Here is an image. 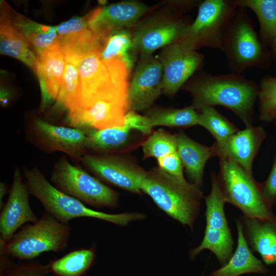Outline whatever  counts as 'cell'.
<instances>
[{
    "label": "cell",
    "instance_id": "obj_1",
    "mask_svg": "<svg viewBox=\"0 0 276 276\" xmlns=\"http://www.w3.org/2000/svg\"><path fill=\"white\" fill-rule=\"evenodd\" d=\"M183 89L192 96L191 105L196 110L207 106H224L246 126L252 125L259 86L241 75H214L201 72L186 83Z\"/></svg>",
    "mask_w": 276,
    "mask_h": 276
},
{
    "label": "cell",
    "instance_id": "obj_2",
    "mask_svg": "<svg viewBox=\"0 0 276 276\" xmlns=\"http://www.w3.org/2000/svg\"><path fill=\"white\" fill-rule=\"evenodd\" d=\"M78 67L79 103L76 109L67 114L68 124L82 112L92 108L119 105L128 109L127 80L129 74L123 62L104 61L97 53L84 58Z\"/></svg>",
    "mask_w": 276,
    "mask_h": 276
},
{
    "label": "cell",
    "instance_id": "obj_3",
    "mask_svg": "<svg viewBox=\"0 0 276 276\" xmlns=\"http://www.w3.org/2000/svg\"><path fill=\"white\" fill-rule=\"evenodd\" d=\"M141 190L170 217L193 229L201 201L204 198L201 189L187 180L178 179L158 167L146 171Z\"/></svg>",
    "mask_w": 276,
    "mask_h": 276
},
{
    "label": "cell",
    "instance_id": "obj_4",
    "mask_svg": "<svg viewBox=\"0 0 276 276\" xmlns=\"http://www.w3.org/2000/svg\"><path fill=\"white\" fill-rule=\"evenodd\" d=\"M23 173L30 194L39 201L45 212L60 221L69 223L71 220L75 218L88 217L125 226L146 217L141 213L109 214L96 211L88 208L79 199L57 189L37 167L25 168Z\"/></svg>",
    "mask_w": 276,
    "mask_h": 276
},
{
    "label": "cell",
    "instance_id": "obj_5",
    "mask_svg": "<svg viewBox=\"0 0 276 276\" xmlns=\"http://www.w3.org/2000/svg\"><path fill=\"white\" fill-rule=\"evenodd\" d=\"M246 10L238 7L223 44L228 68L231 73L238 75L252 66L268 68L273 59L270 49L260 39Z\"/></svg>",
    "mask_w": 276,
    "mask_h": 276
},
{
    "label": "cell",
    "instance_id": "obj_6",
    "mask_svg": "<svg viewBox=\"0 0 276 276\" xmlns=\"http://www.w3.org/2000/svg\"><path fill=\"white\" fill-rule=\"evenodd\" d=\"M70 235L69 223L45 211L36 222L22 227L7 242L0 241V250L11 258L34 260L44 252L64 250Z\"/></svg>",
    "mask_w": 276,
    "mask_h": 276
},
{
    "label": "cell",
    "instance_id": "obj_7",
    "mask_svg": "<svg viewBox=\"0 0 276 276\" xmlns=\"http://www.w3.org/2000/svg\"><path fill=\"white\" fill-rule=\"evenodd\" d=\"M219 158L217 176L225 203L235 206L247 217H273L275 214L263 194L261 183L233 160L223 157Z\"/></svg>",
    "mask_w": 276,
    "mask_h": 276
},
{
    "label": "cell",
    "instance_id": "obj_8",
    "mask_svg": "<svg viewBox=\"0 0 276 276\" xmlns=\"http://www.w3.org/2000/svg\"><path fill=\"white\" fill-rule=\"evenodd\" d=\"M51 182L57 189L95 208L114 209L118 193L82 168L71 164L65 156L55 163Z\"/></svg>",
    "mask_w": 276,
    "mask_h": 276
},
{
    "label": "cell",
    "instance_id": "obj_9",
    "mask_svg": "<svg viewBox=\"0 0 276 276\" xmlns=\"http://www.w3.org/2000/svg\"><path fill=\"white\" fill-rule=\"evenodd\" d=\"M211 189L210 194L204 197L206 226L202 241L189 252L191 259H194L202 250H210L217 258L221 266L228 261L233 254L234 242L226 219L225 203L218 181V176L211 172Z\"/></svg>",
    "mask_w": 276,
    "mask_h": 276
},
{
    "label": "cell",
    "instance_id": "obj_10",
    "mask_svg": "<svg viewBox=\"0 0 276 276\" xmlns=\"http://www.w3.org/2000/svg\"><path fill=\"white\" fill-rule=\"evenodd\" d=\"M238 7L235 0H205L198 6L197 17L183 38L196 50L208 47L223 51L226 30Z\"/></svg>",
    "mask_w": 276,
    "mask_h": 276
},
{
    "label": "cell",
    "instance_id": "obj_11",
    "mask_svg": "<svg viewBox=\"0 0 276 276\" xmlns=\"http://www.w3.org/2000/svg\"><path fill=\"white\" fill-rule=\"evenodd\" d=\"M204 59V56L185 38L163 48L158 58L163 69V93L175 95L200 68Z\"/></svg>",
    "mask_w": 276,
    "mask_h": 276
},
{
    "label": "cell",
    "instance_id": "obj_12",
    "mask_svg": "<svg viewBox=\"0 0 276 276\" xmlns=\"http://www.w3.org/2000/svg\"><path fill=\"white\" fill-rule=\"evenodd\" d=\"M29 126L32 140L45 152L60 151L80 160L85 154L87 136L83 130L53 125L40 118L34 119Z\"/></svg>",
    "mask_w": 276,
    "mask_h": 276
},
{
    "label": "cell",
    "instance_id": "obj_13",
    "mask_svg": "<svg viewBox=\"0 0 276 276\" xmlns=\"http://www.w3.org/2000/svg\"><path fill=\"white\" fill-rule=\"evenodd\" d=\"M81 161L102 180L132 193L141 194L146 171L125 158L112 155L85 154Z\"/></svg>",
    "mask_w": 276,
    "mask_h": 276
},
{
    "label": "cell",
    "instance_id": "obj_14",
    "mask_svg": "<svg viewBox=\"0 0 276 276\" xmlns=\"http://www.w3.org/2000/svg\"><path fill=\"white\" fill-rule=\"evenodd\" d=\"M190 24L179 16L149 19L135 29L134 47L141 58L151 56L156 50L183 38Z\"/></svg>",
    "mask_w": 276,
    "mask_h": 276
},
{
    "label": "cell",
    "instance_id": "obj_15",
    "mask_svg": "<svg viewBox=\"0 0 276 276\" xmlns=\"http://www.w3.org/2000/svg\"><path fill=\"white\" fill-rule=\"evenodd\" d=\"M148 11L142 2L126 1L99 7L86 17L89 28L104 43L111 32L135 26Z\"/></svg>",
    "mask_w": 276,
    "mask_h": 276
},
{
    "label": "cell",
    "instance_id": "obj_16",
    "mask_svg": "<svg viewBox=\"0 0 276 276\" xmlns=\"http://www.w3.org/2000/svg\"><path fill=\"white\" fill-rule=\"evenodd\" d=\"M163 69L158 58L152 55L141 58L129 85V110L149 109L163 93Z\"/></svg>",
    "mask_w": 276,
    "mask_h": 276
},
{
    "label": "cell",
    "instance_id": "obj_17",
    "mask_svg": "<svg viewBox=\"0 0 276 276\" xmlns=\"http://www.w3.org/2000/svg\"><path fill=\"white\" fill-rule=\"evenodd\" d=\"M29 190L23 179L22 174L16 168L9 191L8 199L0 214V241L6 243L16 231L27 222H36L38 218L30 206Z\"/></svg>",
    "mask_w": 276,
    "mask_h": 276
},
{
    "label": "cell",
    "instance_id": "obj_18",
    "mask_svg": "<svg viewBox=\"0 0 276 276\" xmlns=\"http://www.w3.org/2000/svg\"><path fill=\"white\" fill-rule=\"evenodd\" d=\"M266 133L261 126H246L225 140L211 146L214 156L228 158L252 175V164Z\"/></svg>",
    "mask_w": 276,
    "mask_h": 276
},
{
    "label": "cell",
    "instance_id": "obj_19",
    "mask_svg": "<svg viewBox=\"0 0 276 276\" xmlns=\"http://www.w3.org/2000/svg\"><path fill=\"white\" fill-rule=\"evenodd\" d=\"M244 238L252 252H258L266 266L276 264V215L267 219L239 217Z\"/></svg>",
    "mask_w": 276,
    "mask_h": 276
},
{
    "label": "cell",
    "instance_id": "obj_20",
    "mask_svg": "<svg viewBox=\"0 0 276 276\" xmlns=\"http://www.w3.org/2000/svg\"><path fill=\"white\" fill-rule=\"evenodd\" d=\"M65 64V57L58 44L38 55L35 70L38 76L44 106L56 100L62 84Z\"/></svg>",
    "mask_w": 276,
    "mask_h": 276
},
{
    "label": "cell",
    "instance_id": "obj_21",
    "mask_svg": "<svg viewBox=\"0 0 276 276\" xmlns=\"http://www.w3.org/2000/svg\"><path fill=\"white\" fill-rule=\"evenodd\" d=\"M236 224L238 238L236 249L227 263L213 271L210 276H239L250 273L266 274L268 269L261 260L254 255L244 238L239 218L236 220Z\"/></svg>",
    "mask_w": 276,
    "mask_h": 276
},
{
    "label": "cell",
    "instance_id": "obj_22",
    "mask_svg": "<svg viewBox=\"0 0 276 276\" xmlns=\"http://www.w3.org/2000/svg\"><path fill=\"white\" fill-rule=\"evenodd\" d=\"M177 152L190 182L201 189L205 165L214 156L212 147L200 144L181 132L177 134Z\"/></svg>",
    "mask_w": 276,
    "mask_h": 276
},
{
    "label": "cell",
    "instance_id": "obj_23",
    "mask_svg": "<svg viewBox=\"0 0 276 276\" xmlns=\"http://www.w3.org/2000/svg\"><path fill=\"white\" fill-rule=\"evenodd\" d=\"M57 44L66 62L78 66L87 56L94 53L100 54L104 42L89 28L73 35L58 36Z\"/></svg>",
    "mask_w": 276,
    "mask_h": 276
},
{
    "label": "cell",
    "instance_id": "obj_24",
    "mask_svg": "<svg viewBox=\"0 0 276 276\" xmlns=\"http://www.w3.org/2000/svg\"><path fill=\"white\" fill-rule=\"evenodd\" d=\"M0 39L1 54L15 58L35 68L37 57L30 50L29 42L6 18L1 19Z\"/></svg>",
    "mask_w": 276,
    "mask_h": 276
},
{
    "label": "cell",
    "instance_id": "obj_25",
    "mask_svg": "<svg viewBox=\"0 0 276 276\" xmlns=\"http://www.w3.org/2000/svg\"><path fill=\"white\" fill-rule=\"evenodd\" d=\"M137 53L130 32L127 29H123L110 33L103 44L100 57L105 61L119 60L123 62L130 74Z\"/></svg>",
    "mask_w": 276,
    "mask_h": 276
},
{
    "label": "cell",
    "instance_id": "obj_26",
    "mask_svg": "<svg viewBox=\"0 0 276 276\" xmlns=\"http://www.w3.org/2000/svg\"><path fill=\"white\" fill-rule=\"evenodd\" d=\"M96 258L94 245L68 252L49 264L51 272L57 276H82L93 265Z\"/></svg>",
    "mask_w": 276,
    "mask_h": 276
},
{
    "label": "cell",
    "instance_id": "obj_27",
    "mask_svg": "<svg viewBox=\"0 0 276 276\" xmlns=\"http://www.w3.org/2000/svg\"><path fill=\"white\" fill-rule=\"evenodd\" d=\"M235 2L237 7L249 8L255 13L259 23L260 39L269 48L276 34V0H235Z\"/></svg>",
    "mask_w": 276,
    "mask_h": 276
},
{
    "label": "cell",
    "instance_id": "obj_28",
    "mask_svg": "<svg viewBox=\"0 0 276 276\" xmlns=\"http://www.w3.org/2000/svg\"><path fill=\"white\" fill-rule=\"evenodd\" d=\"M36 51L38 55L57 44L58 35L55 27L34 22L23 16L13 24Z\"/></svg>",
    "mask_w": 276,
    "mask_h": 276
},
{
    "label": "cell",
    "instance_id": "obj_29",
    "mask_svg": "<svg viewBox=\"0 0 276 276\" xmlns=\"http://www.w3.org/2000/svg\"><path fill=\"white\" fill-rule=\"evenodd\" d=\"M145 116L152 128L158 126L188 127L198 125V112L191 105L182 108H152Z\"/></svg>",
    "mask_w": 276,
    "mask_h": 276
},
{
    "label": "cell",
    "instance_id": "obj_30",
    "mask_svg": "<svg viewBox=\"0 0 276 276\" xmlns=\"http://www.w3.org/2000/svg\"><path fill=\"white\" fill-rule=\"evenodd\" d=\"M132 129L127 124L102 130L86 132L87 136V149L105 151L118 149L127 141Z\"/></svg>",
    "mask_w": 276,
    "mask_h": 276
},
{
    "label": "cell",
    "instance_id": "obj_31",
    "mask_svg": "<svg viewBox=\"0 0 276 276\" xmlns=\"http://www.w3.org/2000/svg\"><path fill=\"white\" fill-rule=\"evenodd\" d=\"M199 111L198 125L208 130L215 142L222 141L239 130L214 107H204Z\"/></svg>",
    "mask_w": 276,
    "mask_h": 276
},
{
    "label": "cell",
    "instance_id": "obj_32",
    "mask_svg": "<svg viewBox=\"0 0 276 276\" xmlns=\"http://www.w3.org/2000/svg\"><path fill=\"white\" fill-rule=\"evenodd\" d=\"M78 65L66 62L62 84L56 100L59 106L67 110V114L79 103L80 78Z\"/></svg>",
    "mask_w": 276,
    "mask_h": 276
},
{
    "label": "cell",
    "instance_id": "obj_33",
    "mask_svg": "<svg viewBox=\"0 0 276 276\" xmlns=\"http://www.w3.org/2000/svg\"><path fill=\"white\" fill-rule=\"evenodd\" d=\"M258 86L259 119L276 125V77L264 76Z\"/></svg>",
    "mask_w": 276,
    "mask_h": 276
},
{
    "label": "cell",
    "instance_id": "obj_34",
    "mask_svg": "<svg viewBox=\"0 0 276 276\" xmlns=\"http://www.w3.org/2000/svg\"><path fill=\"white\" fill-rule=\"evenodd\" d=\"M49 264L31 260L16 263L0 250V276H50Z\"/></svg>",
    "mask_w": 276,
    "mask_h": 276
},
{
    "label": "cell",
    "instance_id": "obj_35",
    "mask_svg": "<svg viewBox=\"0 0 276 276\" xmlns=\"http://www.w3.org/2000/svg\"><path fill=\"white\" fill-rule=\"evenodd\" d=\"M142 146L144 157H163L177 151V134H172L163 130L155 131Z\"/></svg>",
    "mask_w": 276,
    "mask_h": 276
},
{
    "label": "cell",
    "instance_id": "obj_36",
    "mask_svg": "<svg viewBox=\"0 0 276 276\" xmlns=\"http://www.w3.org/2000/svg\"><path fill=\"white\" fill-rule=\"evenodd\" d=\"M158 168L175 178L185 181L183 166L177 151L157 159Z\"/></svg>",
    "mask_w": 276,
    "mask_h": 276
},
{
    "label": "cell",
    "instance_id": "obj_37",
    "mask_svg": "<svg viewBox=\"0 0 276 276\" xmlns=\"http://www.w3.org/2000/svg\"><path fill=\"white\" fill-rule=\"evenodd\" d=\"M59 36H65L79 33L89 29L86 16L74 17L55 27Z\"/></svg>",
    "mask_w": 276,
    "mask_h": 276
},
{
    "label": "cell",
    "instance_id": "obj_38",
    "mask_svg": "<svg viewBox=\"0 0 276 276\" xmlns=\"http://www.w3.org/2000/svg\"><path fill=\"white\" fill-rule=\"evenodd\" d=\"M263 194L272 208L276 205V155L274 156L270 171L266 179L261 183Z\"/></svg>",
    "mask_w": 276,
    "mask_h": 276
},
{
    "label": "cell",
    "instance_id": "obj_39",
    "mask_svg": "<svg viewBox=\"0 0 276 276\" xmlns=\"http://www.w3.org/2000/svg\"><path fill=\"white\" fill-rule=\"evenodd\" d=\"M125 124L132 130H136L144 134H150L153 128L149 119L145 115H140L132 110H128L127 112Z\"/></svg>",
    "mask_w": 276,
    "mask_h": 276
},
{
    "label": "cell",
    "instance_id": "obj_40",
    "mask_svg": "<svg viewBox=\"0 0 276 276\" xmlns=\"http://www.w3.org/2000/svg\"><path fill=\"white\" fill-rule=\"evenodd\" d=\"M8 185L4 182L0 183V209L4 206L3 198L7 193L9 192Z\"/></svg>",
    "mask_w": 276,
    "mask_h": 276
},
{
    "label": "cell",
    "instance_id": "obj_41",
    "mask_svg": "<svg viewBox=\"0 0 276 276\" xmlns=\"http://www.w3.org/2000/svg\"><path fill=\"white\" fill-rule=\"evenodd\" d=\"M9 94L8 93L3 89L1 91V102L3 105H6L9 101Z\"/></svg>",
    "mask_w": 276,
    "mask_h": 276
},
{
    "label": "cell",
    "instance_id": "obj_42",
    "mask_svg": "<svg viewBox=\"0 0 276 276\" xmlns=\"http://www.w3.org/2000/svg\"><path fill=\"white\" fill-rule=\"evenodd\" d=\"M273 59L276 61V34L272 40L269 47Z\"/></svg>",
    "mask_w": 276,
    "mask_h": 276
},
{
    "label": "cell",
    "instance_id": "obj_43",
    "mask_svg": "<svg viewBox=\"0 0 276 276\" xmlns=\"http://www.w3.org/2000/svg\"><path fill=\"white\" fill-rule=\"evenodd\" d=\"M201 276H203V274H202Z\"/></svg>",
    "mask_w": 276,
    "mask_h": 276
}]
</instances>
